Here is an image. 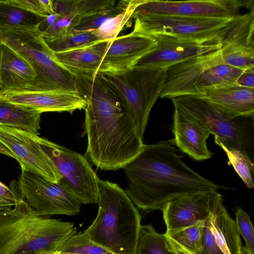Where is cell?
I'll return each instance as SVG.
<instances>
[{"mask_svg":"<svg viewBox=\"0 0 254 254\" xmlns=\"http://www.w3.org/2000/svg\"><path fill=\"white\" fill-rule=\"evenodd\" d=\"M76 81L86 101V157L101 170L123 168L144 144L131 109L123 96L99 73L91 79L76 78Z\"/></svg>","mask_w":254,"mask_h":254,"instance_id":"1","label":"cell"},{"mask_svg":"<svg viewBox=\"0 0 254 254\" xmlns=\"http://www.w3.org/2000/svg\"><path fill=\"white\" fill-rule=\"evenodd\" d=\"M123 169L127 181L125 191L143 211L162 210L177 197L222 188L190 168L168 141L144 144Z\"/></svg>","mask_w":254,"mask_h":254,"instance_id":"2","label":"cell"},{"mask_svg":"<svg viewBox=\"0 0 254 254\" xmlns=\"http://www.w3.org/2000/svg\"><path fill=\"white\" fill-rule=\"evenodd\" d=\"M75 233L72 223L39 216L24 199L0 210V254L54 253Z\"/></svg>","mask_w":254,"mask_h":254,"instance_id":"3","label":"cell"},{"mask_svg":"<svg viewBox=\"0 0 254 254\" xmlns=\"http://www.w3.org/2000/svg\"><path fill=\"white\" fill-rule=\"evenodd\" d=\"M98 210L84 232L95 243L114 254H135L141 216L118 184L97 179Z\"/></svg>","mask_w":254,"mask_h":254,"instance_id":"4","label":"cell"},{"mask_svg":"<svg viewBox=\"0 0 254 254\" xmlns=\"http://www.w3.org/2000/svg\"><path fill=\"white\" fill-rule=\"evenodd\" d=\"M244 71L224 64L220 49L167 69L160 97L198 96L206 89L235 83Z\"/></svg>","mask_w":254,"mask_h":254,"instance_id":"5","label":"cell"},{"mask_svg":"<svg viewBox=\"0 0 254 254\" xmlns=\"http://www.w3.org/2000/svg\"><path fill=\"white\" fill-rule=\"evenodd\" d=\"M0 43L8 46L32 65L37 77L32 89L79 94L76 77L59 61L40 29H0Z\"/></svg>","mask_w":254,"mask_h":254,"instance_id":"6","label":"cell"},{"mask_svg":"<svg viewBox=\"0 0 254 254\" xmlns=\"http://www.w3.org/2000/svg\"><path fill=\"white\" fill-rule=\"evenodd\" d=\"M166 69L136 66L126 72L99 73L124 97L135 119L137 130L143 139L150 111L160 97Z\"/></svg>","mask_w":254,"mask_h":254,"instance_id":"7","label":"cell"},{"mask_svg":"<svg viewBox=\"0 0 254 254\" xmlns=\"http://www.w3.org/2000/svg\"><path fill=\"white\" fill-rule=\"evenodd\" d=\"M234 18L152 14H136L132 16L134 19L133 31L135 32L150 36L163 35L198 43L218 42L224 29Z\"/></svg>","mask_w":254,"mask_h":254,"instance_id":"8","label":"cell"},{"mask_svg":"<svg viewBox=\"0 0 254 254\" xmlns=\"http://www.w3.org/2000/svg\"><path fill=\"white\" fill-rule=\"evenodd\" d=\"M65 185L81 204L97 203L98 176L87 159L79 153L35 135Z\"/></svg>","mask_w":254,"mask_h":254,"instance_id":"9","label":"cell"},{"mask_svg":"<svg viewBox=\"0 0 254 254\" xmlns=\"http://www.w3.org/2000/svg\"><path fill=\"white\" fill-rule=\"evenodd\" d=\"M18 187L23 199L38 215H74L81 203L64 181L54 183L30 170L21 169Z\"/></svg>","mask_w":254,"mask_h":254,"instance_id":"10","label":"cell"},{"mask_svg":"<svg viewBox=\"0 0 254 254\" xmlns=\"http://www.w3.org/2000/svg\"><path fill=\"white\" fill-rule=\"evenodd\" d=\"M174 107L187 113L206 127L228 148L241 152L250 158L245 132L234 119H230L204 99L183 95L171 99Z\"/></svg>","mask_w":254,"mask_h":254,"instance_id":"11","label":"cell"},{"mask_svg":"<svg viewBox=\"0 0 254 254\" xmlns=\"http://www.w3.org/2000/svg\"><path fill=\"white\" fill-rule=\"evenodd\" d=\"M254 6V1L201 0L182 1L142 0L132 15L152 14L193 17L233 18L241 14L242 7Z\"/></svg>","mask_w":254,"mask_h":254,"instance_id":"12","label":"cell"},{"mask_svg":"<svg viewBox=\"0 0 254 254\" xmlns=\"http://www.w3.org/2000/svg\"><path fill=\"white\" fill-rule=\"evenodd\" d=\"M254 6L233 18L218 43L224 63L246 70L254 67Z\"/></svg>","mask_w":254,"mask_h":254,"instance_id":"13","label":"cell"},{"mask_svg":"<svg viewBox=\"0 0 254 254\" xmlns=\"http://www.w3.org/2000/svg\"><path fill=\"white\" fill-rule=\"evenodd\" d=\"M35 135L0 125V141L12 153L21 168L58 183L62 178L51 158L37 141Z\"/></svg>","mask_w":254,"mask_h":254,"instance_id":"14","label":"cell"},{"mask_svg":"<svg viewBox=\"0 0 254 254\" xmlns=\"http://www.w3.org/2000/svg\"><path fill=\"white\" fill-rule=\"evenodd\" d=\"M223 201L217 191H200L177 197L163 208L166 233H171L204 221Z\"/></svg>","mask_w":254,"mask_h":254,"instance_id":"15","label":"cell"},{"mask_svg":"<svg viewBox=\"0 0 254 254\" xmlns=\"http://www.w3.org/2000/svg\"><path fill=\"white\" fill-rule=\"evenodd\" d=\"M153 36L134 31L110 41L98 73L116 74L135 66L143 56L157 46Z\"/></svg>","mask_w":254,"mask_h":254,"instance_id":"16","label":"cell"},{"mask_svg":"<svg viewBox=\"0 0 254 254\" xmlns=\"http://www.w3.org/2000/svg\"><path fill=\"white\" fill-rule=\"evenodd\" d=\"M0 100L25 106L42 113L67 112L85 108L86 101L79 93L62 90L14 89L0 93Z\"/></svg>","mask_w":254,"mask_h":254,"instance_id":"17","label":"cell"},{"mask_svg":"<svg viewBox=\"0 0 254 254\" xmlns=\"http://www.w3.org/2000/svg\"><path fill=\"white\" fill-rule=\"evenodd\" d=\"M153 37L157 41V46L140 59L135 66L167 69L177 64L215 51L221 47L218 42L198 43L163 35Z\"/></svg>","mask_w":254,"mask_h":254,"instance_id":"18","label":"cell"},{"mask_svg":"<svg viewBox=\"0 0 254 254\" xmlns=\"http://www.w3.org/2000/svg\"><path fill=\"white\" fill-rule=\"evenodd\" d=\"M172 131L174 141L179 149L193 159L203 161L212 157L207 145L210 134L202 124L191 116L174 107Z\"/></svg>","mask_w":254,"mask_h":254,"instance_id":"19","label":"cell"},{"mask_svg":"<svg viewBox=\"0 0 254 254\" xmlns=\"http://www.w3.org/2000/svg\"><path fill=\"white\" fill-rule=\"evenodd\" d=\"M230 119L254 114V88L236 83L206 89L198 96Z\"/></svg>","mask_w":254,"mask_h":254,"instance_id":"20","label":"cell"},{"mask_svg":"<svg viewBox=\"0 0 254 254\" xmlns=\"http://www.w3.org/2000/svg\"><path fill=\"white\" fill-rule=\"evenodd\" d=\"M109 41L98 40L55 54L62 64L76 78L91 79L98 73Z\"/></svg>","mask_w":254,"mask_h":254,"instance_id":"21","label":"cell"},{"mask_svg":"<svg viewBox=\"0 0 254 254\" xmlns=\"http://www.w3.org/2000/svg\"><path fill=\"white\" fill-rule=\"evenodd\" d=\"M0 48L1 92L33 89L37 73L31 63L5 44L0 43Z\"/></svg>","mask_w":254,"mask_h":254,"instance_id":"22","label":"cell"},{"mask_svg":"<svg viewBox=\"0 0 254 254\" xmlns=\"http://www.w3.org/2000/svg\"><path fill=\"white\" fill-rule=\"evenodd\" d=\"M213 232L225 254H240L242 247L236 221L220 201L211 215Z\"/></svg>","mask_w":254,"mask_h":254,"instance_id":"23","label":"cell"},{"mask_svg":"<svg viewBox=\"0 0 254 254\" xmlns=\"http://www.w3.org/2000/svg\"><path fill=\"white\" fill-rule=\"evenodd\" d=\"M41 114L38 111L0 100V125L39 135Z\"/></svg>","mask_w":254,"mask_h":254,"instance_id":"24","label":"cell"},{"mask_svg":"<svg viewBox=\"0 0 254 254\" xmlns=\"http://www.w3.org/2000/svg\"><path fill=\"white\" fill-rule=\"evenodd\" d=\"M44 19L12 3L9 0H0V29L38 30Z\"/></svg>","mask_w":254,"mask_h":254,"instance_id":"25","label":"cell"},{"mask_svg":"<svg viewBox=\"0 0 254 254\" xmlns=\"http://www.w3.org/2000/svg\"><path fill=\"white\" fill-rule=\"evenodd\" d=\"M135 254H174L170 240L156 231L152 224L141 225Z\"/></svg>","mask_w":254,"mask_h":254,"instance_id":"26","label":"cell"},{"mask_svg":"<svg viewBox=\"0 0 254 254\" xmlns=\"http://www.w3.org/2000/svg\"><path fill=\"white\" fill-rule=\"evenodd\" d=\"M76 13L60 15L53 13L45 18L40 30L46 42H49L72 32L79 19Z\"/></svg>","mask_w":254,"mask_h":254,"instance_id":"27","label":"cell"},{"mask_svg":"<svg viewBox=\"0 0 254 254\" xmlns=\"http://www.w3.org/2000/svg\"><path fill=\"white\" fill-rule=\"evenodd\" d=\"M142 0H130L127 7L118 15L106 20L92 33L99 40L112 41L126 25L130 24V20L136 8Z\"/></svg>","mask_w":254,"mask_h":254,"instance_id":"28","label":"cell"},{"mask_svg":"<svg viewBox=\"0 0 254 254\" xmlns=\"http://www.w3.org/2000/svg\"><path fill=\"white\" fill-rule=\"evenodd\" d=\"M56 253L65 254H114L93 242L84 231L70 237Z\"/></svg>","mask_w":254,"mask_h":254,"instance_id":"29","label":"cell"},{"mask_svg":"<svg viewBox=\"0 0 254 254\" xmlns=\"http://www.w3.org/2000/svg\"><path fill=\"white\" fill-rule=\"evenodd\" d=\"M129 1L130 0L119 1L112 8L80 16L73 30L77 32H87L98 29L106 20L124 11L128 6Z\"/></svg>","mask_w":254,"mask_h":254,"instance_id":"30","label":"cell"},{"mask_svg":"<svg viewBox=\"0 0 254 254\" xmlns=\"http://www.w3.org/2000/svg\"><path fill=\"white\" fill-rule=\"evenodd\" d=\"M204 221L165 234L181 248L191 254H195L201 246V233Z\"/></svg>","mask_w":254,"mask_h":254,"instance_id":"31","label":"cell"},{"mask_svg":"<svg viewBox=\"0 0 254 254\" xmlns=\"http://www.w3.org/2000/svg\"><path fill=\"white\" fill-rule=\"evenodd\" d=\"M214 142L224 151L230 163L245 185L249 188H253L254 164L250 158L238 150L228 148L216 137Z\"/></svg>","mask_w":254,"mask_h":254,"instance_id":"32","label":"cell"},{"mask_svg":"<svg viewBox=\"0 0 254 254\" xmlns=\"http://www.w3.org/2000/svg\"><path fill=\"white\" fill-rule=\"evenodd\" d=\"M98 39L92 31L77 32L73 30L64 36L46 42L55 53L80 47Z\"/></svg>","mask_w":254,"mask_h":254,"instance_id":"33","label":"cell"},{"mask_svg":"<svg viewBox=\"0 0 254 254\" xmlns=\"http://www.w3.org/2000/svg\"><path fill=\"white\" fill-rule=\"evenodd\" d=\"M195 254H225L213 232L211 215L204 221L201 233V246Z\"/></svg>","mask_w":254,"mask_h":254,"instance_id":"34","label":"cell"},{"mask_svg":"<svg viewBox=\"0 0 254 254\" xmlns=\"http://www.w3.org/2000/svg\"><path fill=\"white\" fill-rule=\"evenodd\" d=\"M236 222L239 232L245 242V247L252 254H254V233L249 215L242 208L236 212Z\"/></svg>","mask_w":254,"mask_h":254,"instance_id":"35","label":"cell"},{"mask_svg":"<svg viewBox=\"0 0 254 254\" xmlns=\"http://www.w3.org/2000/svg\"><path fill=\"white\" fill-rule=\"evenodd\" d=\"M9 0L17 6L44 18L55 13L53 0Z\"/></svg>","mask_w":254,"mask_h":254,"instance_id":"36","label":"cell"},{"mask_svg":"<svg viewBox=\"0 0 254 254\" xmlns=\"http://www.w3.org/2000/svg\"><path fill=\"white\" fill-rule=\"evenodd\" d=\"M113 0H76L75 12L79 16L109 9L116 5Z\"/></svg>","mask_w":254,"mask_h":254,"instance_id":"37","label":"cell"},{"mask_svg":"<svg viewBox=\"0 0 254 254\" xmlns=\"http://www.w3.org/2000/svg\"><path fill=\"white\" fill-rule=\"evenodd\" d=\"M22 199L17 182L8 187L0 181V210L11 209Z\"/></svg>","mask_w":254,"mask_h":254,"instance_id":"38","label":"cell"},{"mask_svg":"<svg viewBox=\"0 0 254 254\" xmlns=\"http://www.w3.org/2000/svg\"><path fill=\"white\" fill-rule=\"evenodd\" d=\"M75 2L73 0H53L54 12L60 15L76 13Z\"/></svg>","mask_w":254,"mask_h":254,"instance_id":"39","label":"cell"},{"mask_svg":"<svg viewBox=\"0 0 254 254\" xmlns=\"http://www.w3.org/2000/svg\"><path fill=\"white\" fill-rule=\"evenodd\" d=\"M236 83L245 87L254 88V67L244 70L237 79Z\"/></svg>","mask_w":254,"mask_h":254,"instance_id":"40","label":"cell"},{"mask_svg":"<svg viewBox=\"0 0 254 254\" xmlns=\"http://www.w3.org/2000/svg\"><path fill=\"white\" fill-rule=\"evenodd\" d=\"M174 249V254H191L184 250L170 240Z\"/></svg>","mask_w":254,"mask_h":254,"instance_id":"41","label":"cell"},{"mask_svg":"<svg viewBox=\"0 0 254 254\" xmlns=\"http://www.w3.org/2000/svg\"><path fill=\"white\" fill-rule=\"evenodd\" d=\"M0 153H2L3 154L6 155L8 156L13 157L15 159L14 156L12 154V153L0 141Z\"/></svg>","mask_w":254,"mask_h":254,"instance_id":"42","label":"cell"},{"mask_svg":"<svg viewBox=\"0 0 254 254\" xmlns=\"http://www.w3.org/2000/svg\"><path fill=\"white\" fill-rule=\"evenodd\" d=\"M240 254H252L245 247L242 246Z\"/></svg>","mask_w":254,"mask_h":254,"instance_id":"43","label":"cell"},{"mask_svg":"<svg viewBox=\"0 0 254 254\" xmlns=\"http://www.w3.org/2000/svg\"><path fill=\"white\" fill-rule=\"evenodd\" d=\"M0 57H1V50H0ZM1 91H2V88H1V83H0V93Z\"/></svg>","mask_w":254,"mask_h":254,"instance_id":"44","label":"cell"},{"mask_svg":"<svg viewBox=\"0 0 254 254\" xmlns=\"http://www.w3.org/2000/svg\"><path fill=\"white\" fill-rule=\"evenodd\" d=\"M40 254H55L53 253H41Z\"/></svg>","mask_w":254,"mask_h":254,"instance_id":"45","label":"cell"},{"mask_svg":"<svg viewBox=\"0 0 254 254\" xmlns=\"http://www.w3.org/2000/svg\"><path fill=\"white\" fill-rule=\"evenodd\" d=\"M55 254H61V253H54Z\"/></svg>","mask_w":254,"mask_h":254,"instance_id":"46","label":"cell"}]
</instances>
